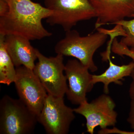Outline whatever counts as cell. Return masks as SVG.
Segmentation results:
<instances>
[{
	"label": "cell",
	"mask_w": 134,
	"mask_h": 134,
	"mask_svg": "<svg viewBox=\"0 0 134 134\" xmlns=\"http://www.w3.org/2000/svg\"><path fill=\"white\" fill-rule=\"evenodd\" d=\"M9 10L0 17V34L16 35L30 40H40L52 36L42 23L52 12L31 0H6Z\"/></svg>",
	"instance_id": "6da1fadb"
},
{
	"label": "cell",
	"mask_w": 134,
	"mask_h": 134,
	"mask_svg": "<svg viewBox=\"0 0 134 134\" xmlns=\"http://www.w3.org/2000/svg\"><path fill=\"white\" fill-rule=\"evenodd\" d=\"M97 30V32L85 36H80L75 30L68 31L65 37L55 45V52L63 56L76 58L90 71L96 72L98 69L93 61V55L108 38V35L99 29Z\"/></svg>",
	"instance_id": "7a4b0ae2"
},
{
	"label": "cell",
	"mask_w": 134,
	"mask_h": 134,
	"mask_svg": "<svg viewBox=\"0 0 134 134\" xmlns=\"http://www.w3.org/2000/svg\"><path fill=\"white\" fill-rule=\"evenodd\" d=\"M37 121V115L19 99L5 95L1 99L0 134H31Z\"/></svg>",
	"instance_id": "3957f363"
},
{
	"label": "cell",
	"mask_w": 134,
	"mask_h": 134,
	"mask_svg": "<svg viewBox=\"0 0 134 134\" xmlns=\"http://www.w3.org/2000/svg\"><path fill=\"white\" fill-rule=\"evenodd\" d=\"M45 5L52 12L47 22L61 26L66 32L79 22L96 17L90 0H45Z\"/></svg>",
	"instance_id": "277c9868"
},
{
	"label": "cell",
	"mask_w": 134,
	"mask_h": 134,
	"mask_svg": "<svg viewBox=\"0 0 134 134\" xmlns=\"http://www.w3.org/2000/svg\"><path fill=\"white\" fill-rule=\"evenodd\" d=\"M38 62L35 64L34 72L39 79L48 94L64 97L68 90L67 78L63 72L65 65L63 55L47 57L38 49L36 51Z\"/></svg>",
	"instance_id": "5b68a950"
},
{
	"label": "cell",
	"mask_w": 134,
	"mask_h": 134,
	"mask_svg": "<svg viewBox=\"0 0 134 134\" xmlns=\"http://www.w3.org/2000/svg\"><path fill=\"white\" fill-rule=\"evenodd\" d=\"M74 109L67 106L63 97L48 94L37 115L38 122L48 134H66L75 118Z\"/></svg>",
	"instance_id": "8992f818"
},
{
	"label": "cell",
	"mask_w": 134,
	"mask_h": 134,
	"mask_svg": "<svg viewBox=\"0 0 134 134\" xmlns=\"http://www.w3.org/2000/svg\"><path fill=\"white\" fill-rule=\"evenodd\" d=\"M115 107L114 100L105 93L90 103L86 101L74 109L75 113L85 117L87 132L93 134L96 127L104 129L115 126L118 116L115 110Z\"/></svg>",
	"instance_id": "52a82bcc"
},
{
	"label": "cell",
	"mask_w": 134,
	"mask_h": 134,
	"mask_svg": "<svg viewBox=\"0 0 134 134\" xmlns=\"http://www.w3.org/2000/svg\"><path fill=\"white\" fill-rule=\"evenodd\" d=\"M14 83L19 99L38 115L48 93L33 70L24 66L16 67Z\"/></svg>",
	"instance_id": "ba28073f"
},
{
	"label": "cell",
	"mask_w": 134,
	"mask_h": 134,
	"mask_svg": "<svg viewBox=\"0 0 134 134\" xmlns=\"http://www.w3.org/2000/svg\"><path fill=\"white\" fill-rule=\"evenodd\" d=\"M89 70L77 59L69 60L65 65V75L69 82L66 94L72 104L79 105L87 101L86 94L91 91L94 85Z\"/></svg>",
	"instance_id": "9c48e42d"
},
{
	"label": "cell",
	"mask_w": 134,
	"mask_h": 134,
	"mask_svg": "<svg viewBox=\"0 0 134 134\" xmlns=\"http://www.w3.org/2000/svg\"><path fill=\"white\" fill-rule=\"evenodd\" d=\"M96 13V29L134 17V0H90Z\"/></svg>",
	"instance_id": "30bf717a"
},
{
	"label": "cell",
	"mask_w": 134,
	"mask_h": 134,
	"mask_svg": "<svg viewBox=\"0 0 134 134\" xmlns=\"http://www.w3.org/2000/svg\"><path fill=\"white\" fill-rule=\"evenodd\" d=\"M5 36L6 48L15 66H23L33 70L37 57V49L28 39L14 35Z\"/></svg>",
	"instance_id": "8fae6325"
},
{
	"label": "cell",
	"mask_w": 134,
	"mask_h": 134,
	"mask_svg": "<svg viewBox=\"0 0 134 134\" xmlns=\"http://www.w3.org/2000/svg\"><path fill=\"white\" fill-rule=\"evenodd\" d=\"M108 61L109 66L107 69L99 75H92V82L94 84L102 83L104 84V92L108 94L109 92V85L112 83L118 85H122L121 80L125 77L130 76L134 69V61L127 65L119 66L114 64L108 55L104 61Z\"/></svg>",
	"instance_id": "7c38bea8"
},
{
	"label": "cell",
	"mask_w": 134,
	"mask_h": 134,
	"mask_svg": "<svg viewBox=\"0 0 134 134\" xmlns=\"http://www.w3.org/2000/svg\"><path fill=\"white\" fill-rule=\"evenodd\" d=\"M5 39V36L0 34V83L9 85L14 82L16 69L6 48Z\"/></svg>",
	"instance_id": "4fadbf2b"
},
{
	"label": "cell",
	"mask_w": 134,
	"mask_h": 134,
	"mask_svg": "<svg viewBox=\"0 0 134 134\" xmlns=\"http://www.w3.org/2000/svg\"><path fill=\"white\" fill-rule=\"evenodd\" d=\"M113 25H121L126 34V36L123 37L120 42L131 49H134V18L130 20L123 19Z\"/></svg>",
	"instance_id": "5bb4252c"
},
{
	"label": "cell",
	"mask_w": 134,
	"mask_h": 134,
	"mask_svg": "<svg viewBox=\"0 0 134 134\" xmlns=\"http://www.w3.org/2000/svg\"><path fill=\"white\" fill-rule=\"evenodd\" d=\"M111 49L115 54L121 56L126 55L134 61V49H130L128 47L119 42L115 37L112 40Z\"/></svg>",
	"instance_id": "9a60e30c"
},
{
	"label": "cell",
	"mask_w": 134,
	"mask_h": 134,
	"mask_svg": "<svg viewBox=\"0 0 134 134\" xmlns=\"http://www.w3.org/2000/svg\"><path fill=\"white\" fill-rule=\"evenodd\" d=\"M127 121L130 125L131 128L134 130V99H131L130 109Z\"/></svg>",
	"instance_id": "2e32d148"
},
{
	"label": "cell",
	"mask_w": 134,
	"mask_h": 134,
	"mask_svg": "<svg viewBox=\"0 0 134 134\" xmlns=\"http://www.w3.org/2000/svg\"><path fill=\"white\" fill-rule=\"evenodd\" d=\"M9 10V6L6 0H0V17L5 15Z\"/></svg>",
	"instance_id": "e0dca14e"
},
{
	"label": "cell",
	"mask_w": 134,
	"mask_h": 134,
	"mask_svg": "<svg viewBox=\"0 0 134 134\" xmlns=\"http://www.w3.org/2000/svg\"><path fill=\"white\" fill-rule=\"evenodd\" d=\"M132 78V81L130 86L129 94L131 99H134V69L131 73L130 76Z\"/></svg>",
	"instance_id": "ac0fdd59"
}]
</instances>
